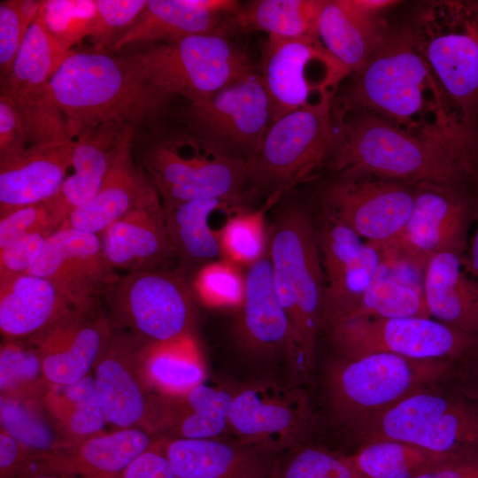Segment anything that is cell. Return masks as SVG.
I'll use <instances>...</instances> for the list:
<instances>
[{"label": "cell", "instance_id": "1", "mask_svg": "<svg viewBox=\"0 0 478 478\" xmlns=\"http://www.w3.org/2000/svg\"><path fill=\"white\" fill-rule=\"evenodd\" d=\"M340 95L335 123L366 112L410 134L436 143L466 163L478 153V133L455 110L416 44L411 27L391 29Z\"/></svg>", "mask_w": 478, "mask_h": 478}, {"label": "cell", "instance_id": "2", "mask_svg": "<svg viewBox=\"0 0 478 478\" xmlns=\"http://www.w3.org/2000/svg\"><path fill=\"white\" fill-rule=\"evenodd\" d=\"M50 92L66 120L70 139L110 121L137 127L168 104L128 55L96 50L74 51L68 57L51 79Z\"/></svg>", "mask_w": 478, "mask_h": 478}, {"label": "cell", "instance_id": "3", "mask_svg": "<svg viewBox=\"0 0 478 478\" xmlns=\"http://www.w3.org/2000/svg\"><path fill=\"white\" fill-rule=\"evenodd\" d=\"M328 162L337 176L371 174L412 184L463 183L474 176L445 147L366 112H351L335 122V141Z\"/></svg>", "mask_w": 478, "mask_h": 478}, {"label": "cell", "instance_id": "4", "mask_svg": "<svg viewBox=\"0 0 478 478\" xmlns=\"http://www.w3.org/2000/svg\"><path fill=\"white\" fill-rule=\"evenodd\" d=\"M458 365L390 353L338 356L327 366L324 379L330 415L347 431L420 389L450 382Z\"/></svg>", "mask_w": 478, "mask_h": 478}, {"label": "cell", "instance_id": "5", "mask_svg": "<svg viewBox=\"0 0 478 478\" xmlns=\"http://www.w3.org/2000/svg\"><path fill=\"white\" fill-rule=\"evenodd\" d=\"M268 254L276 294L297 333L309 374L322 330L326 280L316 226L305 206H288L269 227Z\"/></svg>", "mask_w": 478, "mask_h": 478}, {"label": "cell", "instance_id": "6", "mask_svg": "<svg viewBox=\"0 0 478 478\" xmlns=\"http://www.w3.org/2000/svg\"><path fill=\"white\" fill-rule=\"evenodd\" d=\"M359 445L390 440L428 451L478 454V402L451 382L420 389L345 431Z\"/></svg>", "mask_w": 478, "mask_h": 478}, {"label": "cell", "instance_id": "7", "mask_svg": "<svg viewBox=\"0 0 478 478\" xmlns=\"http://www.w3.org/2000/svg\"><path fill=\"white\" fill-rule=\"evenodd\" d=\"M143 164L163 205L220 199L239 209L247 197L245 161L188 129L155 140L144 150Z\"/></svg>", "mask_w": 478, "mask_h": 478}, {"label": "cell", "instance_id": "8", "mask_svg": "<svg viewBox=\"0 0 478 478\" xmlns=\"http://www.w3.org/2000/svg\"><path fill=\"white\" fill-rule=\"evenodd\" d=\"M411 30L446 96L478 133V1L428 4Z\"/></svg>", "mask_w": 478, "mask_h": 478}, {"label": "cell", "instance_id": "9", "mask_svg": "<svg viewBox=\"0 0 478 478\" xmlns=\"http://www.w3.org/2000/svg\"><path fill=\"white\" fill-rule=\"evenodd\" d=\"M335 94L325 91L271 123L258 150L245 161L250 183L271 195L283 194L328 161L335 141Z\"/></svg>", "mask_w": 478, "mask_h": 478}, {"label": "cell", "instance_id": "10", "mask_svg": "<svg viewBox=\"0 0 478 478\" xmlns=\"http://www.w3.org/2000/svg\"><path fill=\"white\" fill-rule=\"evenodd\" d=\"M151 89L169 101L205 99L253 70L247 54L223 33L151 44L127 54Z\"/></svg>", "mask_w": 478, "mask_h": 478}, {"label": "cell", "instance_id": "11", "mask_svg": "<svg viewBox=\"0 0 478 478\" xmlns=\"http://www.w3.org/2000/svg\"><path fill=\"white\" fill-rule=\"evenodd\" d=\"M112 329L149 344L195 336L197 298L181 271L126 273L104 297Z\"/></svg>", "mask_w": 478, "mask_h": 478}, {"label": "cell", "instance_id": "12", "mask_svg": "<svg viewBox=\"0 0 478 478\" xmlns=\"http://www.w3.org/2000/svg\"><path fill=\"white\" fill-rule=\"evenodd\" d=\"M325 330L340 357L390 353L458 364L478 355V337L431 317L344 318Z\"/></svg>", "mask_w": 478, "mask_h": 478}, {"label": "cell", "instance_id": "13", "mask_svg": "<svg viewBox=\"0 0 478 478\" xmlns=\"http://www.w3.org/2000/svg\"><path fill=\"white\" fill-rule=\"evenodd\" d=\"M474 216V176L463 183H417L408 221L399 237L382 250L383 258L423 271L438 253L466 254Z\"/></svg>", "mask_w": 478, "mask_h": 478}, {"label": "cell", "instance_id": "14", "mask_svg": "<svg viewBox=\"0 0 478 478\" xmlns=\"http://www.w3.org/2000/svg\"><path fill=\"white\" fill-rule=\"evenodd\" d=\"M313 425L310 399L302 388L262 378L236 387L227 428L239 443L282 454L306 443Z\"/></svg>", "mask_w": 478, "mask_h": 478}, {"label": "cell", "instance_id": "15", "mask_svg": "<svg viewBox=\"0 0 478 478\" xmlns=\"http://www.w3.org/2000/svg\"><path fill=\"white\" fill-rule=\"evenodd\" d=\"M184 118L189 131L247 161L258 150L272 123L260 73L253 69L209 97L189 103Z\"/></svg>", "mask_w": 478, "mask_h": 478}, {"label": "cell", "instance_id": "16", "mask_svg": "<svg viewBox=\"0 0 478 478\" xmlns=\"http://www.w3.org/2000/svg\"><path fill=\"white\" fill-rule=\"evenodd\" d=\"M414 190L415 184L371 174L337 176L320 193L321 212L384 250L404 230Z\"/></svg>", "mask_w": 478, "mask_h": 478}, {"label": "cell", "instance_id": "17", "mask_svg": "<svg viewBox=\"0 0 478 478\" xmlns=\"http://www.w3.org/2000/svg\"><path fill=\"white\" fill-rule=\"evenodd\" d=\"M28 274L50 281L76 310L99 304L121 276L107 259L98 235L64 225L50 235Z\"/></svg>", "mask_w": 478, "mask_h": 478}, {"label": "cell", "instance_id": "18", "mask_svg": "<svg viewBox=\"0 0 478 478\" xmlns=\"http://www.w3.org/2000/svg\"><path fill=\"white\" fill-rule=\"evenodd\" d=\"M325 71L347 75L323 48L318 37H268L262 50L260 75L272 112V122L319 99L325 91H335L330 82L315 74Z\"/></svg>", "mask_w": 478, "mask_h": 478}, {"label": "cell", "instance_id": "19", "mask_svg": "<svg viewBox=\"0 0 478 478\" xmlns=\"http://www.w3.org/2000/svg\"><path fill=\"white\" fill-rule=\"evenodd\" d=\"M245 292L237 309L238 345L258 358L285 359L295 376L308 375L297 333L276 294L269 254L246 267Z\"/></svg>", "mask_w": 478, "mask_h": 478}, {"label": "cell", "instance_id": "20", "mask_svg": "<svg viewBox=\"0 0 478 478\" xmlns=\"http://www.w3.org/2000/svg\"><path fill=\"white\" fill-rule=\"evenodd\" d=\"M316 231L326 280L325 330L354 311L384 258L379 247L326 213H320Z\"/></svg>", "mask_w": 478, "mask_h": 478}, {"label": "cell", "instance_id": "21", "mask_svg": "<svg viewBox=\"0 0 478 478\" xmlns=\"http://www.w3.org/2000/svg\"><path fill=\"white\" fill-rule=\"evenodd\" d=\"M112 331L107 313L96 304L68 309L26 340L36 348L51 387L63 386L89 374Z\"/></svg>", "mask_w": 478, "mask_h": 478}, {"label": "cell", "instance_id": "22", "mask_svg": "<svg viewBox=\"0 0 478 478\" xmlns=\"http://www.w3.org/2000/svg\"><path fill=\"white\" fill-rule=\"evenodd\" d=\"M235 389L230 382L208 376L181 396L152 393L139 428L153 439L224 438Z\"/></svg>", "mask_w": 478, "mask_h": 478}, {"label": "cell", "instance_id": "23", "mask_svg": "<svg viewBox=\"0 0 478 478\" xmlns=\"http://www.w3.org/2000/svg\"><path fill=\"white\" fill-rule=\"evenodd\" d=\"M146 344L127 331L112 329L93 367L107 423L119 428H139L151 394L142 367Z\"/></svg>", "mask_w": 478, "mask_h": 478}, {"label": "cell", "instance_id": "24", "mask_svg": "<svg viewBox=\"0 0 478 478\" xmlns=\"http://www.w3.org/2000/svg\"><path fill=\"white\" fill-rule=\"evenodd\" d=\"M98 235L116 270L153 271L175 258L162 200L154 185L132 210Z\"/></svg>", "mask_w": 478, "mask_h": 478}, {"label": "cell", "instance_id": "25", "mask_svg": "<svg viewBox=\"0 0 478 478\" xmlns=\"http://www.w3.org/2000/svg\"><path fill=\"white\" fill-rule=\"evenodd\" d=\"M136 127L110 121L88 128L73 140L71 166L57 195L46 200L54 226L58 229L70 212L90 200L102 186L116 156L133 144Z\"/></svg>", "mask_w": 478, "mask_h": 478}, {"label": "cell", "instance_id": "26", "mask_svg": "<svg viewBox=\"0 0 478 478\" xmlns=\"http://www.w3.org/2000/svg\"><path fill=\"white\" fill-rule=\"evenodd\" d=\"M154 441L177 478H272L281 455L225 438Z\"/></svg>", "mask_w": 478, "mask_h": 478}, {"label": "cell", "instance_id": "27", "mask_svg": "<svg viewBox=\"0 0 478 478\" xmlns=\"http://www.w3.org/2000/svg\"><path fill=\"white\" fill-rule=\"evenodd\" d=\"M240 8L233 0H148L112 49L118 51L134 43H170L191 35L223 33L225 18Z\"/></svg>", "mask_w": 478, "mask_h": 478}, {"label": "cell", "instance_id": "28", "mask_svg": "<svg viewBox=\"0 0 478 478\" xmlns=\"http://www.w3.org/2000/svg\"><path fill=\"white\" fill-rule=\"evenodd\" d=\"M153 438L140 428L102 433L63 451L40 453L35 475L61 474L78 478H119L152 444Z\"/></svg>", "mask_w": 478, "mask_h": 478}, {"label": "cell", "instance_id": "29", "mask_svg": "<svg viewBox=\"0 0 478 478\" xmlns=\"http://www.w3.org/2000/svg\"><path fill=\"white\" fill-rule=\"evenodd\" d=\"M73 140L29 145L0 158V217L58 193L71 166Z\"/></svg>", "mask_w": 478, "mask_h": 478}, {"label": "cell", "instance_id": "30", "mask_svg": "<svg viewBox=\"0 0 478 478\" xmlns=\"http://www.w3.org/2000/svg\"><path fill=\"white\" fill-rule=\"evenodd\" d=\"M380 12L365 8L359 0H325L318 38L347 76L364 66L389 33Z\"/></svg>", "mask_w": 478, "mask_h": 478}, {"label": "cell", "instance_id": "31", "mask_svg": "<svg viewBox=\"0 0 478 478\" xmlns=\"http://www.w3.org/2000/svg\"><path fill=\"white\" fill-rule=\"evenodd\" d=\"M464 257L441 252L429 258L422 291L431 318L478 337V281L466 270Z\"/></svg>", "mask_w": 478, "mask_h": 478}, {"label": "cell", "instance_id": "32", "mask_svg": "<svg viewBox=\"0 0 478 478\" xmlns=\"http://www.w3.org/2000/svg\"><path fill=\"white\" fill-rule=\"evenodd\" d=\"M131 147L116 156L96 195L73 210L62 225L99 235L142 200L153 183L135 166Z\"/></svg>", "mask_w": 478, "mask_h": 478}, {"label": "cell", "instance_id": "33", "mask_svg": "<svg viewBox=\"0 0 478 478\" xmlns=\"http://www.w3.org/2000/svg\"><path fill=\"white\" fill-rule=\"evenodd\" d=\"M72 308L47 279L26 274L0 282L3 339H28Z\"/></svg>", "mask_w": 478, "mask_h": 478}, {"label": "cell", "instance_id": "34", "mask_svg": "<svg viewBox=\"0 0 478 478\" xmlns=\"http://www.w3.org/2000/svg\"><path fill=\"white\" fill-rule=\"evenodd\" d=\"M74 51L50 30L47 2L27 31L1 90L12 95L40 96L50 93V82Z\"/></svg>", "mask_w": 478, "mask_h": 478}, {"label": "cell", "instance_id": "35", "mask_svg": "<svg viewBox=\"0 0 478 478\" xmlns=\"http://www.w3.org/2000/svg\"><path fill=\"white\" fill-rule=\"evenodd\" d=\"M163 206L174 256L184 267H201L221 258L217 230L212 228L210 218L219 210L238 209L220 199H198Z\"/></svg>", "mask_w": 478, "mask_h": 478}, {"label": "cell", "instance_id": "36", "mask_svg": "<svg viewBox=\"0 0 478 478\" xmlns=\"http://www.w3.org/2000/svg\"><path fill=\"white\" fill-rule=\"evenodd\" d=\"M142 367L151 394L181 396L208 377L195 336L164 343H147Z\"/></svg>", "mask_w": 478, "mask_h": 478}, {"label": "cell", "instance_id": "37", "mask_svg": "<svg viewBox=\"0 0 478 478\" xmlns=\"http://www.w3.org/2000/svg\"><path fill=\"white\" fill-rule=\"evenodd\" d=\"M467 457L471 456L440 453L390 440L361 444L350 455L357 469L366 478H416Z\"/></svg>", "mask_w": 478, "mask_h": 478}, {"label": "cell", "instance_id": "38", "mask_svg": "<svg viewBox=\"0 0 478 478\" xmlns=\"http://www.w3.org/2000/svg\"><path fill=\"white\" fill-rule=\"evenodd\" d=\"M325 0H255L231 18L243 31H260L268 37H318V21Z\"/></svg>", "mask_w": 478, "mask_h": 478}, {"label": "cell", "instance_id": "39", "mask_svg": "<svg viewBox=\"0 0 478 478\" xmlns=\"http://www.w3.org/2000/svg\"><path fill=\"white\" fill-rule=\"evenodd\" d=\"M43 400L71 442L104 433L107 420L92 375L67 385L52 386Z\"/></svg>", "mask_w": 478, "mask_h": 478}, {"label": "cell", "instance_id": "40", "mask_svg": "<svg viewBox=\"0 0 478 478\" xmlns=\"http://www.w3.org/2000/svg\"><path fill=\"white\" fill-rule=\"evenodd\" d=\"M394 268L384 259L358 306L344 318L430 317L422 289L397 277Z\"/></svg>", "mask_w": 478, "mask_h": 478}, {"label": "cell", "instance_id": "41", "mask_svg": "<svg viewBox=\"0 0 478 478\" xmlns=\"http://www.w3.org/2000/svg\"><path fill=\"white\" fill-rule=\"evenodd\" d=\"M0 423L1 430L39 452H58L74 443L67 438L44 400L21 402L0 397Z\"/></svg>", "mask_w": 478, "mask_h": 478}, {"label": "cell", "instance_id": "42", "mask_svg": "<svg viewBox=\"0 0 478 478\" xmlns=\"http://www.w3.org/2000/svg\"><path fill=\"white\" fill-rule=\"evenodd\" d=\"M50 389L36 348L26 339H3L0 397L21 402L41 401Z\"/></svg>", "mask_w": 478, "mask_h": 478}, {"label": "cell", "instance_id": "43", "mask_svg": "<svg viewBox=\"0 0 478 478\" xmlns=\"http://www.w3.org/2000/svg\"><path fill=\"white\" fill-rule=\"evenodd\" d=\"M282 194H272L265 205L256 210L241 208L217 230L221 258L239 266H249L269 251V228L266 212Z\"/></svg>", "mask_w": 478, "mask_h": 478}, {"label": "cell", "instance_id": "44", "mask_svg": "<svg viewBox=\"0 0 478 478\" xmlns=\"http://www.w3.org/2000/svg\"><path fill=\"white\" fill-rule=\"evenodd\" d=\"M272 478H366L350 455L302 444L282 453Z\"/></svg>", "mask_w": 478, "mask_h": 478}, {"label": "cell", "instance_id": "45", "mask_svg": "<svg viewBox=\"0 0 478 478\" xmlns=\"http://www.w3.org/2000/svg\"><path fill=\"white\" fill-rule=\"evenodd\" d=\"M192 286L205 306L238 309L244 297L245 274L241 266L220 258L199 267Z\"/></svg>", "mask_w": 478, "mask_h": 478}, {"label": "cell", "instance_id": "46", "mask_svg": "<svg viewBox=\"0 0 478 478\" xmlns=\"http://www.w3.org/2000/svg\"><path fill=\"white\" fill-rule=\"evenodd\" d=\"M11 97L22 120L29 145L64 143L70 139L66 120L53 102L50 93L31 96L12 95Z\"/></svg>", "mask_w": 478, "mask_h": 478}, {"label": "cell", "instance_id": "47", "mask_svg": "<svg viewBox=\"0 0 478 478\" xmlns=\"http://www.w3.org/2000/svg\"><path fill=\"white\" fill-rule=\"evenodd\" d=\"M147 4V0H97L93 2V15L86 30L94 49L105 51L134 23Z\"/></svg>", "mask_w": 478, "mask_h": 478}, {"label": "cell", "instance_id": "48", "mask_svg": "<svg viewBox=\"0 0 478 478\" xmlns=\"http://www.w3.org/2000/svg\"><path fill=\"white\" fill-rule=\"evenodd\" d=\"M52 233L51 230H40L19 238L1 249L0 282L28 274Z\"/></svg>", "mask_w": 478, "mask_h": 478}, {"label": "cell", "instance_id": "49", "mask_svg": "<svg viewBox=\"0 0 478 478\" xmlns=\"http://www.w3.org/2000/svg\"><path fill=\"white\" fill-rule=\"evenodd\" d=\"M40 230H57L46 201L19 207L0 218V250Z\"/></svg>", "mask_w": 478, "mask_h": 478}, {"label": "cell", "instance_id": "50", "mask_svg": "<svg viewBox=\"0 0 478 478\" xmlns=\"http://www.w3.org/2000/svg\"><path fill=\"white\" fill-rule=\"evenodd\" d=\"M29 25L21 16L16 0L0 3V73L8 77Z\"/></svg>", "mask_w": 478, "mask_h": 478}, {"label": "cell", "instance_id": "51", "mask_svg": "<svg viewBox=\"0 0 478 478\" xmlns=\"http://www.w3.org/2000/svg\"><path fill=\"white\" fill-rule=\"evenodd\" d=\"M29 146L20 115L12 100L0 93V158L23 151Z\"/></svg>", "mask_w": 478, "mask_h": 478}, {"label": "cell", "instance_id": "52", "mask_svg": "<svg viewBox=\"0 0 478 478\" xmlns=\"http://www.w3.org/2000/svg\"><path fill=\"white\" fill-rule=\"evenodd\" d=\"M34 455V450L0 431V478L27 477Z\"/></svg>", "mask_w": 478, "mask_h": 478}, {"label": "cell", "instance_id": "53", "mask_svg": "<svg viewBox=\"0 0 478 478\" xmlns=\"http://www.w3.org/2000/svg\"><path fill=\"white\" fill-rule=\"evenodd\" d=\"M119 478H177L172 466L153 440L151 446L137 457Z\"/></svg>", "mask_w": 478, "mask_h": 478}, {"label": "cell", "instance_id": "54", "mask_svg": "<svg viewBox=\"0 0 478 478\" xmlns=\"http://www.w3.org/2000/svg\"><path fill=\"white\" fill-rule=\"evenodd\" d=\"M416 478H478V454L444 465Z\"/></svg>", "mask_w": 478, "mask_h": 478}, {"label": "cell", "instance_id": "55", "mask_svg": "<svg viewBox=\"0 0 478 478\" xmlns=\"http://www.w3.org/2000/svg\"><path fill=\"white\" fill-rule=\"evenodd\" d=\"M450 382L464 394L478 402V355L459 364Z\"/></svg>", "mask_w": 478, "mask_h": 478}, {"label": "cell", "instance_id": "56", "mask_svg": "<svg viewBox=\"0 0 478 478\" xmlns=\"http://www.w3.org/2000/svg\"><path fill=\"white\" fill-rule=\"evenodd\" d=\"M474 233L469 238L464 264L466 270L478 281V173L474 175Z\"/></svg>", "mask_w": 478, "mask_h": 478}, {"label": "cell", "instance_id": "57", "mask_svg": "<svg viewBox=\"0 0 478 478\" xmlns=\"http://www.w3.org/2000/svg\"><path fill=\"white\" fill-rule=\"evenodd\" d=\"M27 478H78L73 476H68V475H61V474H38L34 475Z\"/></svg>", "mask_w": 478, "mask_h": 478}]
</instances>
